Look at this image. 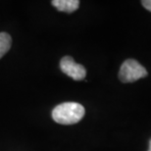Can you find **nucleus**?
<instances>
[{
	"label": "nucleus",
	"mask_w": 151,
	"mask_h": 151,
	"mask_svg": "<svg viewBox=\"0 0 151 151\" xmlns=\"http://www.w3.org/2000/svg\"><path fill=\"white\" fill-rule=\"evenodd\" d=\"M86 110L77 102H65L59 104L52 111V119L61 125H74L83 119Z\"/></svg>",
	"instance_id": "1"
},
{
	"label": "nucleus",
	"mask_w": 151,
	"mask_h": 151,
	"mask_svg": "<svg viewBox=\"0 0 151 151\" xmlns=\"http://www.w3.org/2000/svg\"><path fill=\"white\" fill-rule=\"evenodd\" d=\"M146 76V69L134 59L126 60L121 66L119 72V78L123 83H134Z\"/></svg>",
	"instance_id": "2"
},
{
	"label": "nucleus",
	"mask_w": 151,
	"mask_h": 151,
	"mask_svg": "<svg viewBox=\"0 0 151 151\" xmlns=\"http://www.w3.org/2000/svg\"><path fill=\"white\" fill-rule=\"evenodd\" d=\"M60 69L64 74L75 81H83L86 76V70L83 65L78 64L71 56L63 57L60 61Z\"/></svg>",
	"instance_id": "3"
},
{
	"label": "nucleus",
	"mask_w": 151,
	"mask_h": 151,
	"mask_svg": "<svg viewBox=\"0 0 151 151\" xmlns=\"http://www.w3.org/2000/svg\"><path fill=\"white\" fill-rule=\"evenodd\" d=\"M51 4L59 11L66 13H73L80 7L78 0H53Z\"/></svg>",
	"instance_id": "4"
},
{
	"label": "nucleus",
	"mask_w": 151,
	"mask_h": 151,
	"mask_svg": "<svg viewBox=\"0 0 151 151\" xmlns=\"http://www.w3.org/2000/svg\"><path fill=\"white\" fill-rule=\"evenodd\" d=\"M12 38L7 32H0V59L10 50Z\"/></svg>",
	"instance_id": "5"
},
{
	"label": "nucleus",
	"mask_w": 151,
	"mask_h": 151,
	"mask_svg": "<svg viewBox=\"0 0 151 151\" xmlns=\"http://www.w3.org/2000/svg\"><path fill=\"white\" fill-rule=\"evenodd\" d=\"M141 4L143 5L144 8L151 12V0H143V1L141 2Z\"/></svg>",
	"instance_id": "6"
},
{
	"label": "nucleus",
	"mask_w": 151,
	"mask_h": 151,
	"mask_svg": "<svg viewBox=\"0 0 151 151\" xmlns=\"http://www.w3.org/2000/svg\"><path fill=\"white\" fill-rule=\"evenodd\" d=\"M148 151H151V139L149 140V149H148Z\"/></svg>",
	"instance_id": "7"
}]
</instances>
